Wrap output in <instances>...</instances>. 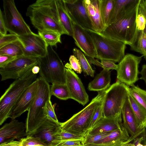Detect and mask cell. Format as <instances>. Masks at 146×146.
<instances>
[{"label":"cell","mask_w":146,"mask_h":146,"mask_svg":"<svg viewBox=\"0 0 146 146\" xmlns=\"http://www.w3.org/2000/svg\"><path fill=\"white\" fill-rule=\"evenodd\" d=\"M26 15L38 31L51 30L68 35L59 17L56 0H37L27 7Z\"/></svg>","instance_id":"cell-1"},{"label":"cell","mask_w":146,"mask_h":146,"mask_svg":"<svg viewBox=\"0 0 146 146\" xmlns=\"http://www.w3.org/2000/svg\"><path fill=\"white\" fill-rule=\"evenodd\" d=\"M139 3L131 11L107 27L100 33L132 47L138 35L136 19Z\"/></svg>","instance_id":"cell-2"},{"label":"cell","mask_w":146,"mask_h":146,"mask_svg":"<svg viewBox=\"0 0 146 146\" xmlns=\"http://www.w3.org/2000/svg\"><path fill=\"white\" fill-rule=\"evenodd\" d=\"M38 87L35 100L27 114L25 123L26 136L40 126L47 118L45 107L50 99V86L41 77L37 78Z\"/></svg>","instance_id":"cell-3"},{"label":"cell","mask_w":146,"mask_h":146,"mask_svg":"<svg viewBox=\"0 0 146 146\" xmlns=\"http://www.w3.org/2000/svg\"><path fill=\"white\" fill-rule=\"evenodd\" d=\"M106 90L98 92L97 95L81 111L74 114L66 121L60 123L61 129L78 135H87L93 116L97 107L102 102Z\"/></svg>","instance_id":"cell-4"},{"label":"cell","mask_w":146,"mask_h":146,"mask_svg":"<svg viewBox=\"0 0 146 146\" xmlns=\"http://www.w3.org/2000/svg\"><path fill=\"white\" fill-rule=\"evenodd\" d=\"M94 45L95 58L119 62L125 56L126 44L92 30H86Z\"/></svg>","instance_id":"cell-5"},{"label":"cell","mask_w":146,"mask_h":146,"mask_svg":"<svg viewBox=\"0 0 146 146\" xmlns=\"http://www.w3.org/2000/svg\"><path fill=\"white\" fill-rule=\"evenodd\" d=\"M129 86L117 80L106 90L102 102L103 116H121V111L128 97Z\"/></svg>","instance_id":"cell-6"},{"label":"cell","mask_w":146,"mask_h":146,"mask_svg":"<svg viewBox=\"0 0 146 146\" xmlns=\"http://www.w3.org/2000/svg\"><path fill=\"white\" fill-rule=\"evenodd\" d=\"M39 74L48 83L65 84L66 68L52 46H48L46 54L40 58Z\"/></svg>","instance_id":"cell-7"},{"label":"cell","mask_w":146,"mask_h":146,"mask_svg":"<svg viewBox=\"0 0 146 146\" xmlns=\"http://www.w3.org/2000/svg\"><path fill=\"white\" fill-rule=\"evenodd\" d=\"M32 72L25 78L15 80L10 85L0 99V125L8 118L13 107L23 91L37 79Z\"/></svg>","instance_id":"cell-8"},{"label":"cell","mask_w":146,"mask_h":146,"mask_svg":"<svg viewBox=\"0 0 146 146\" xmlns=\"http://www.w3.org/2000/svg\"><path fill=\"white\" fill-rule=\"evenodd\" d=\"M40 58L23 55L0 68L1 81L25 78L32 73L33 68L38 65Z\"/></svg>","instance_id":"cell-9"},{"label":"cell","mask_w":146,"mask_h":146,"mask_svg":"<svg viewBox=\"0 0 146 146\" xmlns=\"http://www.w3.org/2000/svg\"><path fill=\"white\" fill-rule=\"evenodd\" d=\"M4 18L7 31L18 36L31 31L17 10L14 0L3 1Z\"/></svg>","instance_id":"cell-10"},{"label":"cell","mask_w":146,"mask_h":146,"mask_svg":"<svg viewBox=\"0 0 146 146\" xmlns=\"http://www.w3.org/2000/svg\"><path fill=\"white\" fill-rule=\"evenodd\" d=\"M142 56L131 54L125 55L117 64V80L129 87L137 81L139 79V65Z\"/></svg>","instance_id":"cell-11"},{"label":"cell","mask_w":146,"mask_h":146,"mask_svg":"<svg viewBox=\"0 0 146 146\" xmlns=\"http://www.w3.org/2000/svg\"><path fill=\"white\" fill-rule=\"evenodd\" d=\"M23 47L24 55L41 58L46 54L48 45L38 34L33 32L18 36Z\"/></svg>","instance_id":"cell-12"},{"label":"cell","mask_w":146,"mask_h":146,"mask_svg":"<svg viewBox=\"0 0 146 146\" xmlns=\"http://www.w3.org/2000/svg\"><path fill=\"white\" fill-rule=\"evenodd\" d=\"M61 130L60 122H56L47 117L28 136L39 138L50 145L57 146L60 143L59 133Z\"/></svg>","instance_id":"cell-13"},{"label":"cell","mask_w":146,"mask_h":146,"mask_svg":"<svg viewBox=\"0 0 146 146\" xmlns=\"http://www.w3.org/2000/svg\"><path fill=\"white\" fill-rule=\"evenodd\" d=\"M37 79L21 94L10 113L9 117L15 119L25 112L28 111L36 97L38 89Z\"/></svg>","instance_id":"cell-14"},{"label":"cell","mask_w":146,"mask_h":146,"mask_svg":"<svg viewBox=\"0 0 146 146\" xmlns=\"http://www.w3.org/2000/svg\"><path fill=\"white\" fill-rule=\"evenodd\" d=\"M66 83L70 99L84 106L89 101V96L78 76L71 69L65 68Z\"/></svg>","instance_id":"cell-15"},{"label":"cell","mask_w":146,"mask_h":146,"mask_svg":"<svg viewBox=\"0 0 146 146\" xmlns=\"http://www.w3.org/2000/svg\"><path fill=\"white\" fill-rule=\"evenodd\" d=\"M64 1L72 19L83 28L93 31V27L84 5L83 0Z\"/></svg>","instance_id":"cell-16"},{"label":"cell","mask_w":146,"mask_h":146,"mask_svg":"<svg viewBox=\"0 0 146 146\" xmlns=\"http://www.w3.org/2000/svg\"><path fill=\"white\" fill-rule=\"evenodd\" d=\"M72 21L73 29L72 37L76 44L86 56L95 58L96 55L95 46L86 30L77 24L72 19Z\"/></svg>","instance_id":"cell-17"},{"label":"cell","mask_w":146,"mask_h":146,"mask_svg":"<svg viewBox=\"0 0 146 146\" xmlns=\"http://www.w3.org/2000/svg\"><path fill=\"white\" fill-rule=\"evenodd\" d=\"M26 135L25 124L15 119H12L0 129V144L9 143L15 139H21Z\"/></svg>","instance_id":"cell-18"},{"label":"cell","mask_w":146,"mask_h":146,"mask_svg":"<svg viewBox=\"0 0 146 146\" xmlns=\"http://www.w3.org/2000/svg\"><path fill=\"white\" fill-rule=\"evenodd\" d=\"M123 124L131 136H138L145 130L141 129L131 106L128 97L126 99L121 111Z\"/></svg>","instance_id":"cell-19"},{"label":"cell","mask_w":146,"mask_h":146,"mask_svg":"<svg viewBox=\"0 0 146 146\" xmlns=\"http://www.w3.org/2000/svg\"><path fill=\"white\" fill-rule=\"evenodd\" d=\"M84 4L93 28V31L101 33L105 27L101 18L99 0H83Z\"/></svg>","instance_id":"cell-20"},{"label":"cell","mask_w":146,"mask_h":146,"mask_svg":"<svg viewBox=\"0 0 146 146\" xmlns=\"http://www.w3.org/2000/svg\"><path fill=\"white\" fill-rule=\"evenodd\" d=\"M121 116L110 117H102L96 124L88 134L94 135L105 133L111 132L121 127Z\"/></svg>","instance_id":"cell-21"},{"label":"cell","mask_w":146,"mask_h":146,"mask_svg":"<svg viewBox=\"0 0 146 146\" xmlns=\"http://www.w3.org/2000/svg\"><path fill=\"white\" fill-rule=\"evenodd\" d=\"M141 0H114L113 9L107 27L133 9Z\"/></svg>","instance_id":"cell-22"},{"label":"cell","mask_w":146,"mask_h":146,"mask_svg":"<svg viewBox=\"0 0 146 146\" xmlns=\"http://www.w3.org/2000/svg\"><path fill=\"white\" fill-rule=\"evenodd\" d=\"M111 80L110 71L103 69L89 83L88 89L89 91L98 92L106 90L111 86Z\"/></svg>","instance_id":"cell-23"},{"label":"cell","mask_w":146,"mask_h":146,"mask_svg":"<svg viewBox=\"0 0 146 146\" xmlns=\"http://www.w3.org/2000/svg\"><path fill=\"white\" fill-rule=\"evenodd\" d=\"M56 0L61 23L68 35L72 36L73 29L72 19L67 10L64 0Z\"/></svg>","instance_id":"cell-24"},{"label":"cell","mask_w":146,"mask_h":146,"mask_svg":"<svg viewBox=\"0 0 146 146\" xmlns=\"http://www.w3.org/2000/svg\"><path fill=\"white\" fill-rule=\"evenodd\" d=\"M128 99L138 126L142 129H145L146 128V110L137 102L129 92Z\"/></svg>","instance_id":"cell-25"},{"label":"cell","mask_w":146,"mask_h":146,"mask_svg":"<svg viewBox=\"0 0 146 146\" xmlns=\"http://www.w3.org/2000/svg\"><path fill=\"white\" fill-rule=\"evenodd\" d=\"M130 137L129 133L123 124L120 128L110 132L106 136L94 143H105L118 140L125 141L128 140Z\"/></svg>","instance_id":"cell-26"},{"label":"cell","mask_w":146,"mask_h":146,"mask_svg":"<svg viewBox=\"0 0 146 146\" xmlns=\"http://www.w3.org/2000/svg\"><path fill=\"white\" fill-rule=\"evenodd\" d=\"M99 4L100 15L105 29L108 26L113 9L114 0H99Z\"/></svg>","instance_id":"cell-27"},{"label":"cell","mask_w":146,"mask_h":146,"mask_svg":"<svg viewBox=\"0 0 146 146\" xmlns=\"http://www.w3.org/2000/svg\"><path fill=\"white\" fill-rule=\"evenodd\" d=\"M6 54L17 57L24 55L22 45L19 40L0 48V55Z\"/></svg>","instance_id":"cell-28"},{"label":"cell","mask_w":146,"mask_h":146,"mask_svg":"<svg viewBox=\"0 0 146 146\" xmlns=\"http://www.w3.org/2000/svg\"><path fill=\"white\" fill-rule=\"evenodd\" d=\"M51 96L53 95L62 100L70 98L67 87L66 84L54 83L50 87Z\"/></svg>","instance_id":"cell-29"},{"label":"cell","mask_w":146,"mask_h":146,"mask_svg":"<svg viewBox=\"0 0 146 146\" xmlns=\"http://www.w3.org/2000/svg\"><path fill=\"white\" fill-rule=\"evenodd\" d=\"M48 46H56L58 43H61V36L59 33L53 31L46 30L38 31Z\"/></svg>","instance_id":"cell-30"},{"label":"cell","mask_w":146,"mask_h":146,"mask_svg":"<svg viewBox=\"0 0 146 146\" xmlns=\"http://www.w3.org/2000/svg\"><path fill=\"white\" fill-rule=\"evenodd\" d=\"M72 51L74 55L78 60L84 72L87 75L94 77V71L84 54L80 50L76 48H74Z\"/></svg>","instance_id":"cell-31"},{"label":"cell","mask_w":146,"mask_h":146,"mask_svg":"<svg viewBox=\"0 0 146 146\" xmlns=\"http://www.w3.org/2000/svg\"><path fill=\"white\" fill-rule=\"evenodd\" d=\"M131 49L141 54L146 60V35L143 31H138L136 41Z\"/></svg>","instance_id":"cell-32"},{"label":"cell","mask_w":146,"mask_h":146,"mask_svg":"<svg viewBox=\"0 0 146 146\" xmlns=\"http://www.w3.org/2000/svg\"><path fill=\"white\" fill-rule=\"evenodd\" d=\"M129 90L133 98L146 110V91L134 84L129 87Z\"/></svg>","instance_id":"cell-33"},{"label":"cell","mask_w":146,"mask_h":146,"mask_svg":"<svg viewBox=\"0 0 146 146\" xmlns=\"http://www.w3.org/2000/svg\"><path fill=\"white\" fill-rule=\"evenodd\" d=\"M88 57V59L91 63L94 65L101 67L103 69L108 70H117L118 65L115 64L114 62L108 60L101 59V62H100L95 58Z\"/></svg>","instance_id":"cell-34"},{"label":"cell","mask_w":146,"mask_h":146,"mask_svg":"<svg viewBox=\"0 0 146 146\" xmlns=\"http://www.w3.org/2000/svg\"><path fill=\"white\" fill-rule=\"evenodd\" d=\"M60 135L61 143L69 140H80L83 142V145L87 136V135H78L73 134L65 131L62 129L60 132Z\"/></svg>","instance_id":"cell-35"},{"label":"cell","mask_w":146,"mask_h":146,"mask_svg":"<svg viewBox=\"0 0 146 146\" xmlns=\"http://www.w3.org/2000/svg\"><path fill=\"white\" fill-rule=\"evenodd\" d=\"M22 146H51L44 143L39 138L32 137L26 136L19 140Z\"/></svg>","instance_id":"cell-36"},{"label":"cell","mask_w":146,"mask_h":146,"mask_svg":"<svg viewBox=\"0 0 146 146\" xmlns=\"http://www.w3.org/2000/svg\"><path fill=\"white\" fill-rule=\"evenodd\" d=\"M70 64L67 63L65 67L66 68L72 69L78 73H81L82 68L78 60L74 55L70 56L69 58Z\"/></svg>","instance_id":"cell-37"},{"label":"cell","mask_w":146,"mask_h":146,"mask_svg":"<svg viewBox=\"0 0 146 146\" xmlns=\"http://www.w3.org/2000/svg\"><path fill=\"white\" fill-rule=\"evenodd\" d=\"M19 40L18 36L14 34L3 35L0 33V48Z\"/></svg>","instance_id":"cell-38"},{"label":"cell","mask_w":146,"mask_h":146,"mask_svg":"<svg viewBox=\"0 0 146 146\" xmlns=\"http://www.w3.org/2000/svg\"><path fill=\"white\" fill-rule=\"evenodd\" d=\"M102 102V101L97 107L93 116L90 126L89 132L93 128L97 122L103 117Z\"/></svg>","instance_id":"cell-39"},{"label":"cell","mask_w":146,"mask_h":146,"mask_svg":"<svg viewBox=\"0 0 146 146\" xmlns=\"http://www.w3.org/2000/svg\"><path fill=\"white\" fill-rule=\"evenodd\" d=\"M110 133H105L94 135L88 134L86 137L83 145L94 143L106 137Z\"/></svg>","instance_id":"cell-40"},{"label":"cell","mask_w":146,"mask_h":146,"mask_svg":"<svg viewBox=\"0 0 146 146\" xmlns=\"http://www.w3.org/2000/svg\"><path fill=\"white\" fill-rule=\"evenodd\" d=\"M45 112L48 117L56 122H59L55 114L54 108L52 105L50 99L48 100L46 102Z\"/></svg>","instance_id":"cell-41"},{"label":"cell","mask_w":146,"mask_h":146,"mask_svg":"<svg viewBox=\"0 0 146 146\" xmlns=\"http://www.w3.org/2000/svg\"><path fill=\"white\" fill-rule=\"evenodd\" d=\"M145 19L141 13L138 12L136 19V24L138 31H144L146 26Z\"/></svg>","instance_id":"cell-42"},{"label":"cell","mask_w":146,"mask_h":146,"mask_svg":"<svg viewBox=\"0 0 146 146\" xmlns=\"http://www.w3.org/2000/svg\"><path fill=\"white\" fill-rule=\"evenodd\" d=\"M16 58L6 54L0 55V68L7 64Z\"/></svg>","instance_id":"cell-43"},{"label":"cell","mask_w":146,"mask_h":146,"mask_svg":"<svg viewBox=\"0 0 146 146\" xmlns=\"http://www.w3.org/2000/svg\"><path fill=\"white\" fill-rule=\"evenodd\" d=\"M7 29L3 12L0 9V33L3 35L7 34Z\"/></svg>","instance_id":"cell-44"},{"label":"cell","mask_w":146,"mask_h":146,"mask_svg":"<svg viewBox=\"0 0 146 146\" xmlns=\"http://www.w3.org/2000/svg\"><path fill=\"white\" fill-rule=\"evenodd\" d=\"M139 11L143 15L146 21V0H140L139 5ZM143 32L146 35V24Z\"/></svg>","instance_id":"cell-45"},{"label":"cell","mask_w":146,"mask_h":146,"mask_svg":"<svg viewBox=\"0 0 146 146\" xmlns=\"http://www.w3.org/2000/svg\"><path fill=\"white\" fill-rule=\"evenodd\" d=\"M59 145L65 146H82L83 142L80 140H69L64 141L60 143Z\"/></svg>","instance_id":"cell-46"},{"label":"cell","mask_w":146,"mask_h":146,"mask_svg":"<svg viewBox=\"0 0 146 146\" xmlns=\"http://www.w3.org/2000/svg\"><path fill=\"white\" fill-rule=\"evenodd\" d=\"M0 146H22V143L20 141H13L0 144Z\"/></svg>","instance_id":"cell-47"},{"label":"cell","mask_w":146,"mask_h":146,"mask_svg":"<svg viewBox=\"0 0 146 146\" xmlns=\"http://www.w3.org/2000/svg\"><path fill=\"white\" fill-rule=\"evenodd\" d=\"M144 140V137H140L136 138L134 140L133 143H128L121 145V146H136L138 143L139 142H142Z\"/></svg>","instance_id":"cell-48"},{"label":"cell","mask_w":146,"mask_h":146,"mask_svg":"<svg viewBox=\"0 0 146 146\" xmlns=\"http://www.w3.org/2000/svg\"><path fill=\"white\" fill-rule=\"evenodd\" d=\"M140 74L141 75L140 79L143 80L144 81L146 85V64H144L142 66Z\"/></svg>","instance_id":"cell-49"},{"label":"cell","mask_w":146,"mask_h":146,"mask_svg":"<svg viewBox=\"0 0 146 146\" xmlns=\"http://www.w3.org/2000/svg\"><path fill=\"white\" fill-rule=\"evenodd\" d=\"M40 68L38 65H35L32 68L31 72L34 74H36L39 73Z\"/></svg>","instance_id":"cell-50"},{"label":"cell","mask_w":146,"mask_h":146,"mask_svg":"<svg viewBox=\"0 0 146 146\" xmlns=\"http://www.w3.org/2000/svg\"><path fill=\"white\" fill-rule=\"evenodd\" d=\"M141 142H139L137 144L136 146H144L142 144H141Z\"/></svg>","instance_id":"cell-51"},{"label":"cell","mask_w":146,"mask_h":146,"mask_svg":"<svg viewBox=\"0 0 146 146\" xmlns=\"http://www.w3.org/2000/svg\"><path fill=\"white\" fill-rule=\"evenodd\" d=\"M57 146H62V145H58Z\"/></svg>","instance_id":"cell-52"},{"label":"cell","mask_w":146,"mask_h":146,"mask_svg":"<svg viewBox=\"0 0 146 146\" xmlns=\"http://www.w3.org/2000/svg\"><path fill=\"white\" fill-rule=\"evenodd\" d=\"M145 135H145V139H146V141H145L146 142V134H145Z\"/></svg>","instance_id":"cell-53"},{"label":"cell","mask_w":146,"mask_h":146,"mask_svg":"<svg viewBox=\"0 0 146 146\" xmlns=\"http://www.w3.org/2000/svg\"><path fill=\"white\" fill-rule=\"evenodd\" d=\"M144 146H146V144L145 145H144Z\"/></svg>","instance_id":"cell-54"}]
</instances>
